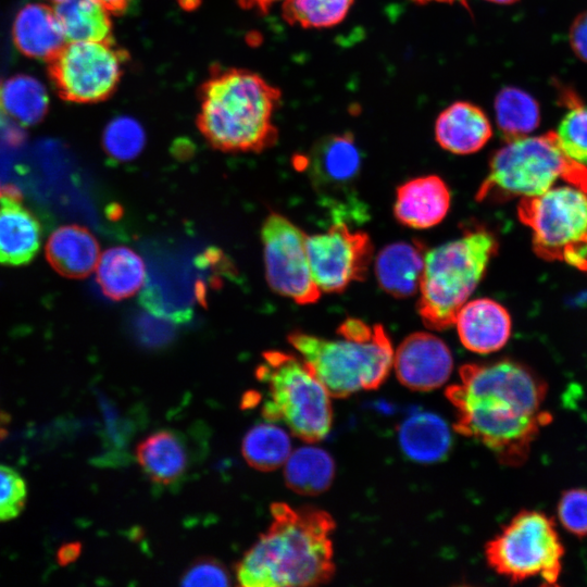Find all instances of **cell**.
Listing matches in <instances>:
<instances>
[{"label":"cell","instance_id":"7402d4cb","mask_svg":"<svg viewBox=\"0 0 587 587\" xmlns=\"http://www.w3.org/2000/svg\"><path fill=\"white\" fill-rule=\"evenodd\" d=\"M12 38L22 54L46 61L65 43L54 10L42 3H28L17 12Z\"/></svg>","mask_w":587,"mask_h":587},{"label":"cell","instance_id":"cb8c5ba5","mask_svg":"<svg viewBox=\"0 0 587 587\" xmlns=\"http://www.w3.org/2000/svg\"><path fill=\"white\" fill-rule=\"evenodd\" d=\"M403 452L420 463L441 460L451 446V435L446 423L433 413H416L408 417L399 430Z\"/></svg>","mask_w":587,"mask_h":587},{"label":"cell","instance_id":"30bf717a","mask_svg":"<svg viewBox=\"0 0 587 587\" xmlns=\"http://www.w3.org/2000/svg\"><path fill=\"white\" fill-rule=\"evenodd\" d=\"M520 221L533 232V249L547 261L562 260L563 252L587 236V191L574 185L553 186L521 198Z\"/></svg>","mask_w":587,"mask_h":587},{"label":"cell","instance_id":"d4e9b609","mask_svg":"<svg viewBox=\"0 0 587 587\" xmlns=\"http://www.w3.org/2000/svg\"><path fill=\"white\" fill-rule=\"evenodd\" d=\"M48 110V92L37 78L17 74L0 84V117L8 115L22 126H34Z\"/></svg>","mask_w":587,"mask_h":587},{"label":"cell","instance_id":"f546056e","mask_svg":"<svg viewBox=\"0 0 587 587\" xmlns=\"http://www.w3.org/2000/svg\"><path fill=\"white\" fill-rule=\"evenodd\" d=\"M353 0H285L283 17L303 28L332 27L348 14Z\"/></svg>","mask_w":587,"mask_h":587},{"label":"cell","instance_id":"4fadbf2b","mask_svg":"<svg viewBox=\"0 0 587 587\" xmlns=\"http://www.w3.org/2000/svg\"><path fill=\"white\" fill-rule=\"evenodd\" d=\"M305 251L320 291L341 292L352 282L365 278L373 246L367 234L336 222L325 233L305 236Z\"/></svg>","mask_w":587,"mask_h":587},{"label":"cell","instance_id":"d590c367","mask_svg":"<svg viewBox=\"0 0 587 587\" xmlns=\"http://www.w3.org/2000/svg\"><path fill=\"white\" fill-rule=\"evenodd\" d=\"M570 45L576 57L587 63V11L580 13L572 23Z\"/></svg>","mask_w":587,"mask_h":587},{"label":"cell","instance_id":"d6a6232c","mask_svg":"<svg viewBox=\"0 0 587 587\" xmlns=\"http://www.w3.org/2000/svg\"><path fill=\"white\" fill-rule=\"evenodd\" d=\"M27 485L11 466L0 464V522L17 517L25 508Z\"/></svg>","mask_w":587,"mask_h":587},{"label":"cell","instance_id":"8d00e7d4","mask_svg":"<svg viewBox=\"0 0 587 587\" xmlns=\"http://www.w3.org/2000/svg\"><path fill=\"white\" fill-rule=\"evenodd\" d=\"M562 260L582 271L587 272V236L569 247L563 252Z\"/></svg>","mask_w":587,"mask_h":587},{"label":"cell","instance_id":"8992f818","mask_svg":"<svg viewBox=\"0 0 587 587\" xmlns=\"http://www.w3.org/2000/svg\"><path fill=\"white\" fill-rule=\"evenodd\" d=\"M490 158L476 200L503 202L538 196L562 179L587 191V166L571 160L554 132L505 140Z\"/></svg>","mask_w":587,"mask_h":587},{"label":"cell","instance_id":"9a60e30c","mask_svg":"<svg viewBox=\"0 0 587 587\" xmlns=\"http://www.w3.org/2000/svg\"><path fill=\"white\" fill-rule=\"evenodd\" d=\"M453 325L457 326L461 344L479 354L500 350L508 342L512 330L508 310L488 298L465 302Z\"/></svg>","mask_w":587,"mask_h":587},{"label":"cell","instance_id":"836d02e7","mask_svg":"<svg viewBox=\"0 0 587 587\" xmlns=\"http://www.w3.org/2000/svg\"><path fill=\"white\" fill-rule=\"evenodd\" d=\"M562 526L576 537H587V489L574 488L562 494L558 503Z\"/></svg>","mask_w":587,"mask_h":587},{"label":"cell","instance_id":"ab89813d","mask_svg":"<svg viewBox=\"0 0 587 587\" xmlns=\"http://www.w3.org/2000/svg\"><path fill=\"white\" fill-rule=\"evenodd\" d=\"M9 422V416L4 413V412H1L0 411V440L5 437L7 435V427L5 425L8 424Z\"/></svg>","mask_w":587,"mask_h":587},{"label":"cell","instance_id":"5b68a950","mask_svg":"<svg viewBox=\"0 0 587 587\" xmlns=\"http://www.w3.org/2000/svg\"><path fill=\"white\" fill-rule=\"evenodd\" d=\"M498 248L495 235L476 226L425 252L417 310L427 327L444 330L454 324Z\"/></svg>","mask_w":587,"mask_h":587},{"label":"cell","instance_id":"74e56055","mask_svg":"<svg viewBox=\"0 0 587 587\" xmlns=\"http://www.w3.org/2000/svg\"><path fill=\"white\" fill-rule=\"evenodd\" d=\"M278 1L280 0H238V3L245 10L266 13Z\"/></svg>","mask_w":587,"mask_h":587},{"label":"cell","instance_id":"e575fe53","mask_svg":"<svg viewBox=\"0 0 587 587\" xmlns=\"http://www.w3.org/2000/svg\"><path fill=\"white\" fill-rule=\"evenodd\" d=\"M182 585L226 586L229 585V575L218 561L210 558L200 559L183 574Z\"/></svg>","mask_w":587,"mask_h":587},{"label":"cell","instance_id":"1f68e13d","mask_svg":"<svg viewBox=\"0 0 587 587\" xmlns=\"http://www.w3.org/2000/svg\"><path fill=\"white\" fill-rule=\"evenodd\" d=\"M145 143L146 134L142 126L129 116L113 118L103 130V150L115 162H128L136 159Z\"/></svg>","mask_w":587,"mask_h":587},{"label":"cell","instance_id":"f35d334b","mask_svg":"<svg viewBox=\"0 0 587 587\" xmlns=\"http://www.w3.org/2000/svg\"><path fill=\"white\" fill-rule=\"evenodd\" d=\"M101 4L110 14L124 13L133 0H96Z\"/></svg>","mask_w":587,"mask_h":587},{"label":"cell","instance_id":"ac0fdd59","mask_svg":"<svg viewBox=\"0 0 587 587\" xmlns=\"http://www.w3.org/2000/svg\"><path fill=\"white\" fill-rule=\"evenodd\" d=\"M136 458L149 479L170 486L183 480L191 466V450L185 436L162 429L148 435L136 448Z\"/></svg>","mask_w":587,"mask_h":587},{"label":"cell","instance_id":"ee69618b","mask_svg":"<svg viewBox=\"0 0 587 587\" xmlns=\"http://www.w3.org/2000/svg\"><path fill=\"white\" fill-rule=\"evenodd\" d=\"M1 196H2V195H1V192H0V197H1Z\"/></svg>","mask_w":587,"mask_h":587},{"label":"cell","instance_id":"b9f144b4","mask_svg":"<svg viewBox=\"0 0 587 587\" xmlns=\"http://www.w3.org/2000/svg\"><path fill=\"white\" fill-rule=\"evenodd\" d=\"M433 1V0H432ZM435 1H438V2H446V3H453V2H462L463 4H465V0H435Z\"/></svg>","mask_w":587,"mask_h":587},{"label":"cell","instance_id":"3957f363","mask_svg":"<svg viewBox=\"0 0 587 587\" xmlns=\"http://www.w3.org/2000/svg\"><path fill=\"white\" fill-rule=\"evenodd\" d=\"M197 126L223 152H261L273 147L280 90L245 68L213 66L199 89Z\"/></svg>","mask_w":587,"mask_h":587},{"label":"cell","instance_id":"ba28073f","mask_svg":"<svg viewBox=\"0 0 587 587\" xmlns=\"http://www.w3.org/2000/svg\"><path fill=\"white\" fill-rule=\"evenodd\" d=\"M564 547L551 517L542 512H519L486 545L490 567L512 583L540 576L545 585H558Z\"/></svg>","mask_w":587,"mask_h":587},{"label":"cell","instance_id":"e0dca14e","mask_svg":"<svg viewBox=\"0 0 587 587\" xmlns=\"http://www.w3.org/2000/svg\"><path fill=\"white\" fill-rule=\"evenodd\" d=\"M451 193L436 175L410 179L398 187L394 214L403 225L425 229L439 224L447 215Z\"/></svg>","mask_w":587,"mask_h":587},{"label":"cell","instance_id":"52a82bcc","mask_svg":"<svg viewBox=\"0 0 587 587\" xmlns=\"http://www.w3.org/2000/svg\"><path fill=\"white\" fill-rule=\"evenodd\" d=\"M257 378L267 387L262 415L282 421L305 442L322 440L330 430V395L307 364L292 354L270 350L262 354Z\"/></svg>","mask_w":587,"mask_h":587},{"label":"cell","instance_id":"60d3db41","mask_svg":"<svg viewBox=\"0 0 587 587\" xmlns=\"http://www.w3.org/2000/svg\"><path fill=\"white\" fill-rule=\"evenodd\" d=\"M489 2L498 3V4H511L516 2L517 0H487Z\"/></svg>","mask_w":587,"mask_h":587},{"label":"cell","instance_id":"603a6c76","mask_svg":"<svg viewBox=\"0 0 587 587\" xmlns=\"http://www.w3.org/2000/svg\"><path fill=\"white\" fill-rule=\"evenodd\" d=\"M96 268V279L102 294L114 301L134 296L146 280V265L141 257L123 246L107 249Z\"/></svg>","mask_w":587,"mask_h":587},{"label":"cell","instance_id":"83f0119b","mask_svg":"<svg viewBox=\"0 0 587 587\" xmlns=\"http://www.w3.org/2000/svg\"><path fill=\"white\" fill-rule=\"evenodd\" d=\"M495 112L498 128L505 140L529 135L540 122L538 102L516 87H505L498 92Z\"/></svg>","mask_w":587,"mask_h":587},{"label":"cell","instance_id":"f1b7e54d","mask_svg":"<svg viewBox=\"0 0 587 587\" xmlns=\"http://www.w3.org/2000/svg\"><path fill=\"white\" fill-rule=\"evenodd\" d=\"M291 450L288 434L277 425H254L243 437L241 451L247 463L263 472L273 471L287 461Z\"/></svg>","mask_w":587,"mask_h":587},{"label":"cell","instance_id":"ffe728a7","mask_svg":"<svg viewBox=\"0 0 587 587\" xmlns=\"http://www.w3.org/2000/svg\"><path fill=\"white\" fill-rule=\"evenodd\" d=\"M51 267L67 278H84L97 267L100 247L92 233L77 224L62 225L51 233L46 248Z\"/></svg>","mask_w":587,"mask_h":587},{"label":"cell","instance_id":"4316f807","mask_svg":"<svg viewBox=\"0 0 587 587\" xmlns=\"http://www.w3.org/2000/svg\"><path fill=\"white\" fill-rule=\"evenodd\" d=\"M284 474L291 490L313 496L328 489L335 475V464L325 450L301 447L289 454Z\"/></svg>","mask_w":587,"mask_h":587},{"label":"cell","instance_id":"7c38bea8","mask_svg":"<svg viewBox=\"0 0 587 587\" xmlns=\"http://www.w3.org/2000/svg\"><path fill=\"white\" fill-rule=\"evenodd\" d=\"M361 163V152L349 133L323 137L303 157L313 187L332 204L336 216L364 217L354 190Z\"/></svg>","mask_w":587,"mask_h":587},{"label":"cell","instance_id":"44dd1931","mask_svg":"<svg viewBox=\"0 0 587 587\" xmlns=\"http://www.w3.org/2000/svg\"><path fill=\"white\" fill-rule=\"evenodd\" d=\"M424 245L417 240L386 246L375 260V275L382 289L395 298H407L420 288L424 263Z\"/></svg>","mask_w":587,"mask_h":587},{"label":"cell","instance_id":"484cf974","mask_svg":"<svg viewBox=\"0 0 587 587\" xmlns=\"http://www.w3.org/2000/svg\"><path fill=\"white\" fill-rule=\"evenodd\" d=\"M54 12L67 41L113 39L110 13L96 0H66Z\"/></svg>","mask_w":587,"mask_h":587},{"label":"cell","instance_id":"5bb4252c","mask_svg":"<svg viewBox=\"0 0 587 587\" xmlns=\"http://www.w3.org/2000/svg\"><path fill=\"white\" fill-rule=\"evenodd\" d=\"M392 365L403 386L428 391L448 380L453 369V358L440 338L419 332L402 340L394 352Z\"/></svg>","mask_w":587,"mask_h":587},{"label":"cell","instance_id":"6da1fadb","mask_svg":"<svg viewBox=\"0 0 587 587\" xmlns=\"http://www.w3.org/2000/svg\"><path fill=\"white\" fill-rule=\"evenodd\" d=\"M460 382L446 389L455 410L453 428L487 447L504 465H522L540 428L548 386L523 363L503 359L464 364Z\"/></svg>","mask_w":587,"mask_h":587},{"label":"cell","instance_id":"d6986e66","mask_svg":"<svg viewBox=\"0 0 587 587\" xmlns=\"http://www.w3.org/2000/svg\"><path fill=\"white\" fill-rule=\"evenodd\" d=\"M492 135L491 124L477 105L458 101L445 109L435 124L438 145L455 154H471L480 150Z\"/></svg>","mask_w":587,"mask_h":587},{"label":"cell","instance_id":"8fae6325","mask_svg":"<svg viewBox=\"0 0 587 587\" xmlns=\"http://www.w3.org/2000/svg\"><path fill=\"white\" fill-rule=\"evenodd\" d=\"M304 233L284 215L272 212L261 228L265 275L275 292L299 304L319 300L305 251Z\"/></svg>","mask_w":587,"mask_h":587},{"label":"cell","instance_id":"4dcf8cb0","mask_svg":"<svg viewBox=\"0 0 587 587\" xmlns=\"http://www.w3.org/2000/svg\"><path fill=\"white\" fill-rule=\"evenodd\" d=\"M567 112L554 132L563 152L573 161L587 166V104L575 95H564Z\"/></svg>","mask_w":587,"mask_h":587},{"label":"cell","instance_id":"7bdbcfd3","mask_svg":"<svg viewBox=\"0 0 587 587\" xmlns=\"http://www.w3.org/2000/svg\"><path fill=\"white\" fill-rule=\"evenodd\" d=\"M50 1L58 4V3H61V2L66 1V0H50Z\"/></svg>","mask_w":587,"mask_h":587},{"label":"cell","instance_id":"9c48e42d","mask_svg":"<svg viewBox=\"0 0 587 587\" xmlns=\"http://www.w3.org/2000/svg\"><path fill=\"white\" fill-rule=\"evenodd\" d=\"M128 60V52L114 39L68 41L47 60V71L63 100L97 103L116 91Z\"/></svg>","mask_w":587,"mask_h":587},{"label":"cell","instance_id":"7a4b0ae2","mask_svg":"<svg viewBox=\"0 0 587 587\" xmlns=\"http://www.w3.org/2000/svg\"><path fill=\"white\" fill-rule=\"evenodd\" d=\"M268 529L236 565L238 584L246 587L314 586L335 573L330 514L314 508L271 505Z\"/></svg>","mask_w":587,"mask_h":587},{"label":"cell","instance_id":"277c9868","mask_svg":"<svg viewBox=\"0 0 587 587\" xmlns=\"http://www.w3.org/2000/svg\"><path fill=\"white\" fill-rule=\"evenodd\" d=\"M337 333L339 338L326 339L294 330L287 338L330 397L378 388L394 363L395 351L385 328L348 317Z\"/></svg>","mask_w":587,"mask_h":587},{"label":"cell","instance_id":"2e32d148","mask_svg":"<svg viewBox=\"0 0 587 587\" xmlns=\"http://www.w3.org/2000/svg\"><path fill=\"white\" fill-rule=\"evenodd\" d=\"M41 225L18 199L16 191L0 197V264H28L41 246Z\"/></svg>","mask_w":587,"mask_h":587}]
</instances>
